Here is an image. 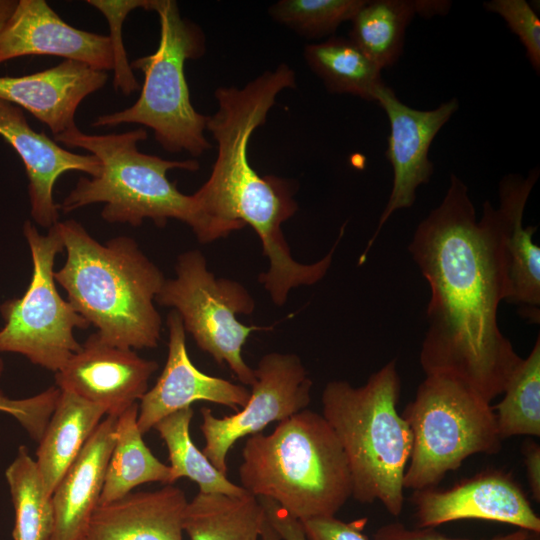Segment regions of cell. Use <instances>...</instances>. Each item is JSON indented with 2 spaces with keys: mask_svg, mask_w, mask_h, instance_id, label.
<instances>
[{
  "mask_svg": "<svg viewBox=\"0 0 540 540\" xmlns=\"http://www.w3.org/2000/svg\"><path fill=\"white\" fill-rule=\"evenodd\" d=\"M506 221L490 201L480 219L455 174L441 203L419 223L408 250L430 288L420 350L426 376L456 380L491 403L522 358L501 332L509 295Z\"/></svg>",
  "mask_w": 540,
  "mask_h": 540,
  "instance_id": "obj_1",
  "label": "cell"
},
{
  "mask_svg": "<svg viewBox=\"0 0 540 540\" xmlns=\"http://www.w3.org/2000/svg\"><path fill=\"white\" fill-rule=\"evenodd\" d=\"M57 225L67 256L54 278L74 309L108 344L155 348L161 317L154 301L166 280L160 269L130 237L101 244L75 220Z\"/></svg>",
  "mask_w": 540,
  "mask_h": 540,
  "instance_id": "obj_2",
  "label": "cell"
},
{
  "mask_svg": "<svg viewBox=\"0 0 540 540\" xmlns=\"http://www.w3.org/2000/svg\"><path fill=\"white\" fill-rule=\"evenodd\" d=\"M147 139L144 128L122 133L87 134L77 128L54 140L69 148H82L96 156L101 170L96 177H80L59 209L64 214L95 203H104L102 218L109 223L139 226L146 218L158 227L177 219L191 227L202 243L228 236L231 232L208 218L193 195L180 192L167 178L171 169L195 172L199 162L166 160L138 150Z\"/></svg>",
  "mask_w": 540,
  "mask_h": 540,
  "instance_id": "obj_3",
  "label": "cell"
},
{
  "mask_svg": "<svg viewBox=\"0 0 540 540\" xmlns=\"http://www.w3.org/2000/svg\"><path fill=\"white\" fill-rule=\"evenodd\" d=\"M241 487L300 522L333 517L352 497L345 452L322 414L304 409L272 433L251 435L242 450Z\"/></svg>",
  "mask_w": 540,
  "mask_h": 540,
  "instance_id": "obj_4",
  "label": "cell"
},
{
  "mask_svg": "<svg viewBox=\"0 0 540 540\" xmlns=\"http://www.w3.org/2000/svg\"><path fill=\"white\" fill-rule=\"evenodd\" d=\"M400 393L395 360L362 386L334 380L322 393V415L348 461L352 497L363 504L379 501L392 516L403 510V479L412 449L410 427L397 410Z\"/></svg>",
  "mask_w": 540,
  "mask_h": 540,
  "instance_id": "obj_5",
  "label": "cell"
},
{
  "mask_svg": "<svg viewBox=\"0 0 540 540\" xmlns=\"http://www.w3.org/2000/svg\"><path fill=\"white\" fill-rule=\"evenodd\" d=\"M296 86L294 70L281 63L242 88L219 87L214 96L217 111L208 116L206 130L217 143V156L207 181L194 194L201 211L231 231L246 209L276 198L285 180L261 176L248 158V145L256 128L266 122L278 94Z\"/></svg>",
  "mask_w": 540,
  "mask_h": 540,
  "instance_id": "obj_6",
  "label": "cell"
},
{
  "mask_svg": "<svg viewBox=\"0 0 540 540\" xmlns=\"http://www.w3.org/2000/svg\"><path fill=\"white\" fill-rule=\"evenodd\" d=\"M160 39L156 51L130 62L143 72L137 101L130 107L98 116L93 127L141 124L153 130L155 140L171 153L201 156L211 148L204 131L208 116L196 111L190 99L184 66L206 52V37L193 21L183 18L174 0H155Z\"/></svg>",
  "mask_w": 540,
  "mask_h": 540,
  "instance_id": "obj_7",
  "label": "cell"
},
{
  "mask_svg": "<svg viewBox=\"0 0 540 540\" xmlns=\"http://www.w3.org/2000/svg\"><path fill=\"white\" fill-rule=\"evenodd\" d=\"M401 415L412 433L404 489L436 488L468 457L501 450L493 407L456 380L426 376Z\"/></svg>",
  "mask_w": 540,
  "mask_h": 540,
  "instance_id": "obj_8",
  "label": "cell"
},
{
  "mask_svg": "<svg viewBox=\"0 0 540 540\" xmlns=\"http://www.w3.org/2000/svg\"><path fill=\"white\" fill-rule=\"evenodd\" d=\"M57 223L46 235L39 233L30 221L24 223L33 263L31 282L22 297L0 306L5 320L0 330V351L21 354L55 373L81 349L74 329L90 325L60 296L55 285V257L64 250Z\"/></svg>",
  "mask_w": 540,
  "mask_h": 540,
  "instance_id": "obj_9",
  "label": "cell"
},
{
  "mask_svg": "<svg viewBox=\"0 0 540 540\" xmlns=\"http://www.w3.org/2000/svg\"><path fill=\"white\" fill-rule=\"evenodd\" d=\"M175 269L176 278L165 280L155 301L173 307L197 346L251 386L256 377L242 358V347L252 331L268 328L246 326L237 314L252 313L254 299L242 284L216 278L199 250L179 255Z\"/></svg>",
  "mask_w": 540,
  "mask_h": 540,
  "instance_id": "obj_10",
  "label": "cell"
},
{
  "mask_svg": "<svg viewBox=\"0 0 540 540\" xmlns=\"http://www.w3.org/2000/svg\"><path fill=\"white\" fill-rule=\"evenodd\" d=\"M250 397L235 414L217 418L202 408V452L224 475L226 457L233 445L255 435L271 422H280L304 409L311 401L312 381L295 354L272 352L264 355L256 369Z\"/></svg>",
  "mask_w": 540,
  "mask_h": 540,
  "instance_id": "obj_11",
  "label": "cell"
},
{
  "mask_svg": "<svg viewBox=\"0 0 540 540\" xmlns=\"http://www.w3.org/2000/svg\"><path fill=\"white\" fill-rule=\"evenodd\" d=\"M375 102L389 120L390 134L385 155L393 169V184L361 262L392 214L399 209L410 208L416 200L418 187L429 182L434 172V165L428 157L430 146L459 108L458 99L452 98L431 110L414 109L401 102L386 84L379 89Z\"/></svg>",
  "mask_w": 540,
  "mask_h": 540,
  "instance_id": "obj_12",
  "label": "cell"
},
{
  "mask_svg": "<svg viewBox=\"0 0 540 540\" xmlns=\"http://www.w3.org/2000/svg\"><path fill=\"white\" fill-rule=\"evenodd\" d=\"M412 502L421 528L477 519L540 533V518L524 490L511 473L502 470H485L445 490L414 491Z\"/></svg>",
  "mask_w": 540,
  "mask_h": 540,
  "instance_id": "obj_13",
  "label": "cell"
},
{
  "mask_svg": "<svg viewBox=\"0 0 540 540\" xmlns=\"http://www.w3.org/2000/svg\"><path fill=\"white\" fill-rule=\"evenodd\" d=\"M157 368L155 361L141 358L133 349L108 344L94 333L56 372L55 380L61 391L100 406L107 416L118 417L141 400Z\"/></svg>",
  "mask_w": 540,
  "mask_h": 540,
  "instance_id": "obj_14",
  "label": "cell"
},
{
  "mask_svg": "<svg viewBox=\"0 0 540 540\" xmlns=\"http://www.w3.org/2000/svg\"><path fill=\"white\" fill-rule=\"evenodd\" d=\"M51 55L113 70L109 35L67 24L45 0H19L0 30V64L22 56Z\"/></svg>",
  "mask_w": 540,
  "mask_h": 540,
  "instance_id": "obj_15",
  "label": "cell"
},
{
  "mask_svg": "<svg viewBox=\"0 0 540 540\" xmlns=\"http://www.w3.org/2000/svg\"><path fill=\"white\" fill-rule=\"evenodd\" d=\"M168 356L156 384L144 394L138 408L137 423L142 434L150 431L164 417L208 401L238 411L245 406L250 391L243 385L207 375L195 367L186 349L185 329L177 311L167 317Z\"/></svg>",
  "mask_w": 540,
  "mask_h": 540,
  "instance_id": "obj_16",
  "label": "cell"
},
{
  "mask_svg": "<svg viewBox=\"0 0 540 540\" xmlns=\"http://www.w3.org/2000/svg\"><path fill=\"white\" fill-rule=\"evenodd\" d=\"M0 136L23 162L29 181L31 216L44 228L58 222L59 205L54 202L53 189L62 174L80 171L96 177L100 173L101 163L96 156L62 148L45 132L35 131L23 109L3 99H0Z\"/></svg>",
  "mask_w": 540,
  "mask_h": 540,
  "instance_id": "obj_17",
  "label": "cell"
},
{
  "mask_svg": "<svg viewBox=\"0 0 540 540\" xmlns=\"http://www.w3.org/2000/svg\"><path fill=\"white\" fill-rule=\"evenodd\" d=\"M107 79L104 71L64 60L32 74L1 76L0 99L27 110L57 136L77 128L75 114L80 103Z\"/></svg>",
  "mask_w": 540,
  "mask_h": 540,
  "instance_id": "obj_18",
  "label": "cell"
},
{
  "mask_svg": "<svg viewBox=\"0 0 540 540\" xmlns=\"http://www.w3.org/2000/svg\"><path fill=\"white\" fill-rule=\"evenodd\" d=\"M187 499L170 484L99 504L83 540H183Z\"/></svg>",
  "mask_w": 540,
  "mask_h": 540,
  "instance_id": "obj_19",
  "label": "cell"
},
{
  "mask_svg": "<svg viewBox=\"0 0 540 540\" xmlns=\"http://www.w3.org/2000/svg\"><path fill=\"white\" fill-rule=\"evenodd\" d=\"M539 177L535 167L524 177L511 173L499 183V210L506 221V253L509 295L507 303L518 307L529 324L540 323V247L533 241L535 226L523 225L529 195Z\"/></svg>",
  "mask_w": 540,
  "mask_h": 540,
  "instance_id": "obj_20",
  "label": "cell"
},
{
  "mask_svg": "<svg viewBox=\"0 0 540 540\" xmlns=\"http://www.w3.org/2000/svg\"><path fill=\"white\" fill-rule=\"evenodd\" d=\"M117 417L98 424L65 472L51 498L54 528L49 540H83L99 505L108 462L115 442Z\"/></svg>",
  "mask_w": 540,
  "mask_h": 540,
  "instance_id": "obj_21",
  "label": "cell"
},
{
  "mask_svg": "<svg viewBox=\"0 0 540 540\" xmlns=\"http://www.w3.org/2000/svg\"><path fill=\"white\" fill-rule=\"evenodd\" d=\"M105 414L103 408L74 393L60 392L55 409L38 442L35 460L48 497L52 496Z\"/></svg>",
  "mask_w": 540,
  "mask_h": 540,
  "instance_id": "obj_22",
  "label": "cell"
},
{
  "mask_svg": "<svg viewBox=\"0 0 540 540\" xmlns=\"http://www.w3.org/2000/svg\"><path fill=\"white\" fill-rule=\"evenodd\" d=\"M138 408L134 403L117 417L99 504L118 500L144 483L173 484L169 465L158 460L143 441L137 423Z\"/></svg>",
  "mask_w": 540,
  "mask_h": 540,
  "instance_id": "obj_23",
  "label": "cell"
},
{
  "mask_svg": "<svg viewBox=\"0 0 540 540\" xmlns=\"http://www.w3.org/2000/svg\"><path fill=\"white\" fill-rule=\"evenodd\" d=\"M265 511L257 497L202 493L187 503L183 529L190 540H259Z\"/></svg>",
  "mask_w": 540,
  "mask_h": 540,
  "instance_id": "obj_24",
  "label": "cell"
},
{
  "mask_svg": "<svg viewBox=\"0 0 540 540\" xmlns=\"http://www.w3.org/2000/svg\"><path fill=\"white\" fill-rule=\"evenodd\" d=\"M304 59L330 93L375 101L385 84L382 69L348 37L331 36L305 46Z\"/></svg>",
  "mask_w": 540,
  "mask_h": 540,
  "instance_id": "obj_25",
  "label": "cell"
},
{
  "mask_svg": "<svg viewBox=\"0 0 540 540\" xmlns=\"http://www.w3.org/2000/svg\"><path fill=\"white\" fill-rule=\"evenodd\" d=\"M416 14V0H373L357 11L348 38L381 69L403 53L406 29Z\"/></svg>",
  "mask_w": 540,
  "mask_h": 540,
  "instance_id": "obj_26",
  "label": "cell"
},
{
  "mask_svg": "<svg viewBox=\"0 0 540 540\" xmlns=\"http://www.w3.org/2000/svg\"><path fill=\"white\" fill-rule=\"evenodd\" d=\"M193 413L191 406L183 408L164 417L153 427L167 446L173 483L187 477L197 483L202 493L244 495L247 491L228 480L193 443L190 436Z\"/></svg>",
  "mask_w": 540,
  "mask_h": 540,
  "instance_id": "obj_27",
  "label": "cell"
},
{
  "mask_svg": "<svg viewBox=\"0 0 540 540\" xmlns=\"http://www.w3.org/2000/svg\"><path fill=\"white\" fill-rule=\"evenodd\" d=\"M15 512L13 540H49L54 528L52 498L44 491L35 460L26 446L5 470Z\"/></svg>",
  "mask_w": 540,
  "mask_h": 540,
  "instance_id": "obj_28",
  "label": "cell"
},
{
  "mask_svg": "<svg viewBox=\"0 0 540 540\" xmlns=\"http://www.w3.org/2000/svg\"><path fill=\"white\" fill-rule=\"evenodd\" d=\"M503 398L493 407L503 440L518 435L540 436V337L510 376Z\"/></svg>",
  "mask_w": 540,
  "mask_h": 540,
  "instance_id": "obj_29",
  "label": "cell"
},
{
  "mask_svg": "<svg viewBox=\"0 0 540 540\" xmlns=\"http://www.w3.org/2000/svg\"><path fill=\"white\" fill-rule=\"evenodd\" d=\"M367 0H280L268 13L277 23L306 39L333 36Z\"/></svg>",
  "mask_w": 540,
  "mask_h": 540,
  "instance_id": "obj_30",
  "label": "cell"
},
{
  "mask_svg": "<svg viewBox=\"0 0 540 540\" xmlns=\"http://www.w3.org/2000/svg\"><path fill=\"white\" fill-rule=\"evenodd\" d=\"M89 5L99 10L110 28L109 38L113 51V87L124 95L140 89L130 62L128 61L122 38V28L127 15L135 9L153 10L155 0H88Z\"/></svg>",
  "mask_w": 540,
  "mask_h": 540,
  "instance_id": "obj_31",
  "label": "cell"
},
{
  "mask_svg": "<svg viewBox=\"0 0 540 540\" xmlns=\"http://www.w3.org/2000/svg\"><path fill=\"white\" fill-rule=\"evenodd\" d=\"M488 12L500 15L518 36L533 69L540 72V20L525 0H491L483 4Z\"/></svg>",
  "mask_w": 540,
  "mask_h": 540,
  "instance_id": "obj_32",
  "label": "cell"
},
{
  "mask_svg": "<svg viewBox=\"0 0 540 540\" xmlns=\"http://www.w3.org/2000/svg\"><path fill=\"white\" fill-rule=\"evenodd\" d=\"M60 395L58 387L24 399H11L0 390V411L14 417L29 436L39 442Z\"/></svg>",
  "mask_w": 540,
  "mask_h": 540,
  "instance_id": "obj_33",
  "label": "cell"
},
{
  "mask_svg": "<svg viewBox=\"0 0 540 540\" xmlns=\"http://www.w3.org/2000/svg\"><path fill=\"white\" fill-rule=\"evenodd\" d=\"M365 520L344 522L333 517L302 521L307 540H368L363 533Z\"/></svg>",
  "mask_w": 540,
  "mask_h": 540,
  "instance_id": "obj_34",
  "label": "cell"
},
{
  "mask_svg": "<svg viewBox=\"0 0 540 540\" xmlns=\"http://www.w3.org/2000/svg\"><path fill=\"white\" fill-rule=\"evenodd\" d=\"M529 531L519 529L509 534L497 535L489 539H461L446 536L434 528L414 529L399 522L381 526L374 534V540H523Z\"/></svg>",
  "mask_w": 540,
  "mask_h": 540,
  "instance_id": "obj_35",
  "label": "cell"
},
{
  "mask_svg": "<svg viewBox=\"0 0 540 540\" xmlns=\"http://www.w3.org/2000/svg\"><path fill=\"white\" fill-rule=\"evenodd\" d=\"M266 517L282 540H307L301 522L282 509L274 501L258 498Z\"/></svg>",
  "mask_w": 540,
  "mask_h": 540,
  "instance_id": "obj_36",
  "label": "cell"
},
{
  "mask_svg": "<svg viewBox=\"0 0 540 540\" xmlns=\"http://www.w3.org/2000/svg\"><path fill=\"white\" fill-rule=\"evenodd\" d=\"M523 456L527 482L533 498L540 502V446L533 441L525 442Z\"/></svg>",
  "mask_w": 540,
  "mask_h": 540,
  "instance_id": "obj_37",
  "label": "cell"
},
{
  "mask_svg": "<svg viewBox=\"0 0 540 540\" xmlns=\"http://www.w3.org/2000/svg\"><path fill=\"white\" fill-rule=\"evenodd\" d=\"M451 6L450 1L416 0V14L431 17L436 14H446Z\"/></svg>",
  "mask_w": 540,
  "mask_h": 540,
  "instance_id": "obj_38",
  "label": "cell"
},
{
  "mask_svg": "<svg viewBox=\"0 0 540 540\" xmlns=\"http://www.w3.org/2000/svg\"><path fill=\"white\" fill-rule=\"evenodd\" d=\"M17 0H0V30L16 8Z\"/></svg>",
  "mask_w": 540,
  "mask_h": 540,
  "instance_id": "obj_39",
  "label": "cell"
},
{
  "mask_svg": "<svg viewBox=\"0 0 540 540\" xmlns=\"http://www.w3.org/2000/svg\"><path fill=\"white\" fill-rule=\"evenodd\" d=\"M266 515V514H265ZM261 540H282L277 531L273 528L267 517L262 526Z\"/></svg>",
  "mask_w": 540,
  "mask_h": 540,
  "instance_id": "obj_40",
  "label": "cell"
},
{
  "mask_svg": "<svg viewBox=\"0 0 540 540\" xmlns=\"http://www.w3.org/2000/svg\"><path fill=\"white\" fill-rule=\"evenodd\" d=\"M539 534L540 533L529 532L523 540H540Z\"/></svg>",
  "mask_w": 540,
  "mask_h": 540,
  "instance_id": "obj_41",
  "label": "cell"
},
{
  "mask_svg": "<svg viewBox=\"0 0 540 540\" xmlns=\"http://www.w3.org/2000/svg\"><path fill=\"white\" fill-rule=\"evenodd\" d=\"M3 371H4V362H3V360L0 358V376L2 375Z\"/></svg>",
  "mask_w": 540,
  "mask_h": 540,
  "instance_id": "obj_42",
  "label": "cell"
}]
</instances>
